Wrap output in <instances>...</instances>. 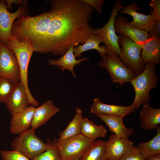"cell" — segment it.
Masks as SVG:
<instances>
[{
    "instance_id": "obj_23",
    "label": "cell",
    "mask_w": 160,
    "mask_h": 160,
    "mask_svg": "<svg viewBox=\"0 0 160 160\" xmlns=\"http://www.w3.org/2000/svg\"><path fill=\"white\" fill-rule=\"evenodd\" d=\"M83 118L82 110L79 108H76L73 119L66 129L60 132L59 137L58 139H56L57 141H62L80 134Z\"/></svg>"
},
{
    "instance_id": "obj_33",
    "label": "cell",
    "mask_w": 160,
    "mask_h": 160,
    "mask_svg": "<svg viewBox=\"0 0 160 160\" xmlns=\"http://www.w3.org/2000/svg\"><path fill=\"white\" fill-rule=\"evenodd\" d=\"M150 38H160V20L156 21L152 29L149 32Z\"/></svg>"
},
{
    "instance_id": "obj_30",
    "label": "cell",
    "mask_w": 160,
    "mask_h": 160,
    "mask_svg": "<svg viewBox=\"0 0 160 160\" xmlns=\"http://www.w3.org/2000/svg\"><path fill=\"white\" fill-rule=\"evenodd\" d=\"M0 154L2 160H31L15 150H1Z\"/></svg>"
},
{
    "instance_id": "obj_20",
    "label": "cell",
    "mask_w": 160,
    "mask_h": 160,
    "mask_svg": "<svg viewBox=\"0 0 160 160\" xmlns=\"http://www.w3.org/2000/svg\"><path fill=\"white\" fill-rule=\"evenodd\" d=\"M73 46H71L68 51L63 56L57 60L50 59L48 61L49 65L57 66L63 72L65 69L69 70L71 72L73 77L76 79V74L74 72V66L77 64L81 66L82 62L90 60L89 57H84L82 59H76L73 52Z\"/></svg>"
},
{
    "instance_id": "obj_22",
    "label": "cell",
    "mask_w": 160,
    "mask_h": 160,
    "mask_svg": "<svg viewBox=\"0 0 160 160\" xmlns=\"http://www.w3.org/2000/svg\"><path fill=\"white\" fill-rule=\"evenodd\" d=\"M102 41V38L99 35L95 34H91L83 44L74 47L73 52L75 57L80 58L83 52L91 49L97 50L100 55L103 56L106 53L107 50L105 45L100 46Z\"/></svg>"
},
{
    "instance_id": "obj_7",
    "label": "cell",
    "mask_w": 160,
    "mask_h": 160,
    "mask_svg": "<svg viewBox=\"0 0 160 160\" xmlns=\"http://www.w3.org/2000/svg\"><path fill=\"white\" fill-rule=\"evenodd\" d=\"M94 140L80 134L58 142H52L57 148L63 160H79Z\"/></svg>"
},
{
    "instance_id": "obj_18",
    "label": "cell",
    "mask_w": 160,
    "mask_h": 160,
    "mask_svg": "<svg viewBox=\"0 0 160 160\" xmlns=\"http://www.w3.org/2000/svg\"><path fill=\"white\" fill-rule=\"evenodd\" d=\"M142 46L141 59L143 64L160 63V38H150L145 41L138 42Z\"/></svg>"
},
{
    "instance_id": "obj_27",
    "label": "cell",
    "mask_w": 160,
    "mask_h": 160,
    "mask_svg": "<svg viewBox=\"0 0 160 160\" xmlns=\"http://www.w3.org/2000/svg\"><path fill=\"white\" fill-rule=\"evenodd\" d=\"M46 143L48 145L47 149L31 160H63L57 147L50 139H47Z\"/></svg>"
},
{
    "instance_id": "obj_25",
    "label": "cell",
    "mask_w": 160,
    "mask_h": 160,
    "mask_svg": "<svg viewBox=\"0 0 160 160\" xmlns=\"http://www.w3.org/2000/svg\"><path fill=\"white\" fill-rule=\"evenodd\" d=\"M105 142L101 140L94 141L79 160H106L107 158Z\"/></svg>"
},
{
    "instance_id": "obj_31",
    "label": "cell",
    "mask_w": 160,
    "mask_h": 160,
    "mask_svg": "<svg viewBox=\"0 0 160 160\" xmlns=\"http://www.w3.org/2000/svg\"><path fill=\"white\" fill-rule=\"evenodd\" d=\"M149 5L152 9L150 13L155 21L160 20V0H151Z\"/></svg>"
},
{
    "instance_id": "obj_24",
    "label": "cell",
    "mask_w": 160,
    "mask_h": 160,
    "mask_svg": "<svg viewBox=\"0 0 160 160\" xmlns=\"http://www.w3.org/2000/svg\"><path fill=\"white\" fill-rule=\"evenodd\" d=\"M107 132L103 125H96L88 118H83L80 134L87 138L94 140L98 137H104Z\"/></svg>"
},
{
    "instance_id": "obj_26",
    "label": "cell",
    "mask_w": 160,
    "mask_h": 160,
    "mask_svg": "<svg viewBox=\"0 0 160 160\" xmlns=\"http://www.w3.org/2000/svg\"><path fill=\"white\" fill-rule=\"evenodd\" d=\"M156 129L157 133L153 139L137 145L141 154L145 159L160 154V126L159 125Z\"/></svg>"
},
{
    "instance_id": "obj_1",
    "label": "cell",
    "mask_w": 160,
    "mask_h": 160,
    "mask_svg": "<svg viewBox=\"0 0 160 160\" xmlns=\"http://www.w3.org/2000/svg\"><path fill=\"white\" fill-rule=\"evenodd\" d=\"M52 9L14 23L12 35L30 42L34 52L64 55L72 46L84 43L95 29L90 26L93 8L82 0H51Z\"/></svg>"
},
{
    "instance_id": "obj_13",
    "label": "cell",
    "mask_w": 160,
    "mask_h": 160,
    "mask_svg": "<svg viewBox=\"0 0 160 160\" xmlns=\"http://www.w3.org/2000/svg\"><path fill=\"white\" fill-rule=\"evenodd\" d=\"M129 23L127 17L116 16L114 22L116 33L125 35L136 42H143L149 38L148 32L135 28Z\"/></svg>"
},
{
    "instance_id": "obj_17",
    "label": "cell",
    "mask_w": 160,
    "mask_h": 160,
    "mask_svg": "<svg viewBox=\"0 0 160 160\" xmlns=\"http://www.w3.org/2000/svg\"><path fill=\"white\" fill-rule=\"evenodd\" d=\"M60 111V108L54 104L52 100L46 101L41 106L35 108L31 127L36 130Z\"/></svg>"
},
{
    "instance_id": "obj_32",
    "label": "cell",
    "mask_w": 160,
    "mask_h": 160,
    "mask_svg": "<svg viewBox=\"0 0 160 160\" xmlns=\"http://www.w3.org/2000/svg\"><path fill=\"white\" fill-rule=\"evenodd\" d=\"M83 1L87 3L98 13H103L102 7L105 3L104 0H82Z\"/></svg>"
},
{
    "instance_id": "obj_16",
    "label": "cell",
    "mask_w": 160,
    "mask_h": 160,
    "mask_svg": "<svg viewBox=\"0 0 160 160\" xmlns=\"http://www.w3.org/2000/svg\"><path fill=\"white\" fill-rule=\"evenodd\" d=\"M134 143L129 139H124L114 134L111 135L105 142L107 158L118 160Z\"/></svg>"
},
{
    "instance_id": "obj_15",
    "label": "cell",
    "mask_w": 160,
    "mask_h": 160,
    "mask_svg": "<svg viewBox=\"0 0 160 160\" xmlns=\"http://www.w3.org/2000/svg\"><path fill=\"white\" fill-rule=\"evenodd\" d=\"M35 108L30 105L24 111L13 115L10 122V132L20 135L30 129Z\"/></svg>"
},
{
    "instance_id": "obj_8",
    "label": "cell",
    "mask_w": 160,
    "mask_h": 160,
    "mask_svg": "<svg viewBox=\"0 0 160 160\" xmlns=\"http://www.w3.org/2000/svg\"><path fill=\"white\" fill-rule=\"evenodd\" d=\"M124 7L121 0H116L107 23L102 28L95 29L94 32L95 34L102 38V42L106 47V53H113L118 57L121 54V49L119 44V38L115 31L114 22L118 12Z\"/></svg>"
},
{
    "instance_id": "obj_37",
    "label": "cell",
    "mask_w": 160,
    "mask_h": 160,
    "mask_svg": "<svg viewBox=\"0 0 160 160\" xmlns=\"http://www.w3.org/2000/svg\"><path fill=\"white\" fill-rule=\"evenodd\" d=\"M106 160H115L113 159H109V158H107Z\"/></svg>"
},
{
    "instance_id": "obj_28",
    "label": "cell",
    "mask_w": 160,
    "mask_h": 160,
    "mask_svg": "<svg viewBox=\"0 0 160 160\" xmlns=\"http://www.w3.org/2000/svg\"><path fill=\"white\" fill-rule=\"evenodd\" d=\"M14 84L8 79L0 76V102L5 103L11 93Z\"/></svg>"
},
{
    "instance_id": "obj_36",
    "label": "cell",
    "mask_w": 160,
    "mask_h": 160,
    "mask_svg": "<svg viewBox=\"0 0 160 160\" xmlns=\"http://www.w3.org/2000/svg\"><path fill=\"white\" fill-rule=\"evenodd\" d=\"M2 43H3L0 40V52H1V45H2Z\"/></svg>"
},
{
    "instance_id": "obj_19",
    "label": "cell",
    "mask_w": 160,
    "mask_h": 160,
    "mask_svg": "<svg viewBox=\"0 0 160 160\" xmlns=\"http://www.w3.org/2000/svg\"><path fill=\"white\" fill-rule=\"evenodd\" d=\"M108 127L110 130L118 137L125 140L133 133L132 128L126 127L123 122L124 117L117 116L97 115Z\"/></svg>"
},
{
    "instance_id": "obj_3",
    "label": "cell",
    "mask_w": 160,
    "mask_h": 160,
    "mask_svg": "<svg viewBox=\"0 0 160 160\" xmlns=\"http://www.w3.org/2000/svg\"><path fill=\"white\" fill-rule=\"evenodd\" d=\"M156 65L152 63H146L143 71L129 82L135 90V97L132 105L135 109H138L142 105L148 104L151 90L157 87L159 77L156 73Z\"/></svg>"
},
{
    "instance_id": "obj_11",
    "label": "cell",
    "mask_w": 160,
    "mask_h": 160,
    "mask_svg": "<svg viewBox=\"0 0 160 160\" xmlns=\"http://www.w3.org/2000/svg\"><path fill=\"white\" fill-rule=\"evenodd\" d=\"M5 103L12 116L24 111L30 106L25 88L20 81L14 84L11 93Z\"/></svg>"
},
{
    "instance_id": "obj_5",
    "label": "cell",
    "mask_w": 160,
    "mask_h": 160,
    "mask_svg": "<svg viewBox=\"0 0 160 160\" xmlns=\"http://www.w3.org/2000/svg\"><path fill=\"white\" fill-rule=\"evenodd\" d=\"M118 36L119 44L122 46L119 57L120 60L137 75L140 74L143 71L145 68L141 59V45L125 35L119 34Z\"/></svg>"
},
{
    "instance_id": "obj_2",
    "label": "cell",
    "mask_w": 160,
    "mask_h": 160,
    "mask_svg": "<svg viewBox=\"0 0 160 160\" xmlns=\"http://www.w3.org/2000/svg\"><path fill=\"white\" fill-rule=\"evenodd\" d=\"M15 54L20 69V81L25 89L29 104L38 106L39 102L32 95L28 84V68L30 59L34 52L30 42L27 40L20 41L11 35L6 45Z\"/></svg>"
},
{
    "instance_id": "obj_35",
    "label": "cell",
    "mask_w": 160,
    "mask_h": 160,
    "mask_svg": "<svg viewBox=\"0 0 160 160\" xmlns=\"http://www.w3.org/2000/svg\"><path fill=\"white\" fill-rule=\"evenodd\" d=\"M146 160H160V154H158L145 159Z\"/></svg>"
},
{
    "instance_id": "obj_4",
    "label": "cell",
    "mask_w": 160,
    "mask_h": 160,
    "mask_svg": "<svg viewBox=\"0 0 160 160\" xmlns=\"http://www.w3.org/2000/svg\"><path fill=\"white\" fill-rule=\"evenodd\" d=\"M35 131L31 127L15 137L11 144L12 150L18 152L31 160L44 152L48 145L36 135Z\"/></svg>"
},
{
    "instance_id": "obj_9",
    "label": "cell",
    "mask_w": 160,
    "mask_h": 160,
    "mask_svg": "<svg viewBox=\"0 0 160 160\" xmlns=\"http://www.w3.org/2000/svg\"><path fill=\"white\" fill-rule=\"evenodd\" d=\"M27 4L20 6L15 12L8 10L6 1L0 0V40L5 45L11 36L12 25L16 19L28 15Z\"/></svg>"
},
{
    "instance_id": "obj_21",
    "label": "cell",
    "mask_w": 160,
    "mask_h": 160,
    "mask_svg": "<svg viewBox=\"0 0 160 160\" xmlns=\"http://www.w3.org/2000/svg\"><path fill=\"white\" fill-rule=\"evenodd\" d=\"M140 119V127L144 130L156 129L160 124V108H153L148 104L143 105Z\"/></svg>"
},
{
    "instance_id": "obj_14",
    "label": "cell",
    "mask_w": 160,
    "mask_h": 160,
    "mask_svg": "<svg viewBox=\"0 0 160 160\" xmlns=\"http://www.w3.org/2000/svg\"><path fill=\"white\" fill-rule=\"evenodd\" d=\"M135 109L132 105L127 106L108 105L101 102L99 97H96L94 99L90 112L96 115H105L124 117L134 112Z\"/></svg>"
},
{
    "instance_id": "obj_34",
    "label": "cell",
    "mask_w": 160,
    "mask_h": 160,
    "mask_svg": "<svg viewBox=\"0 0 160 160\" xmlns=\"http://www.w3.org/2000/svg\"><path fill=\"white\" fill-rule=\"evenodd\" d=\"M7 3V9L10 10L12 9L11 4H22L25 5L27 4V0H6Z\"/></svg>"
},
{
    "instance_id": "obj_12",
    "label": "cell",
    "mask_w": 160,
    "mask_h": 160,
    "mask_svg": "<svg viewBox=\"0 0 160 160\" xmlns=\"http://www.w3.org/2000/svg\"><path fill=\"white\" fill-rule=\"evenodd\" d=\"M140 10L135 1L129 4L122 9L121 14H127L131 16L133 19L129 24L133 27L148 32L154 26L156 21L151 14L145 15L139 13Z\"/></svg>"
},
{
    "instance_id": "obj_29",
    "label": "cell",
    "mask_w": 160,
    "mask_h": 160,
    "mask_svg": "<svg viewBox=\"0 0 160 160\" xmlns=\"http://www.w3.org/2000/svg\"><path fill=\"white\" fill-rule=\"evenodd\" d=\"M118 160H146L137 147L131 146Z\"/></svg>"
},
{
    "instance_id": "obj_10",
    "label": "cell",
    "mask_w": 160,
    "mask_h": 160,
    "mask_svg": "<svg viewBox=\"0 0 160 160\" xmlns=\"http://www.w3.org/2000/svg\"><path fill=\"white\" fill-rule=\"evenodd\" d=\"M0 76L8 79L13 84L20 81V69L16 57L3 43L0 53Z\"/></svg>"
},
{
    "instance_id": "obj_6",
    "label": "cell",
    "mask_w": 160,
    "mask_h": 160,
    "mask_svg": "<svg viewBox=\"0 0 160 160\" xmlns=\"http://www.w3.org/2000/svg\"><path fill=\"white\" fill-rule=\"evenodd\" d=\"M98 65L106 69L113 83L121 85L129 82L137 75L126 66L113 53H106L102 57Z\"/></svg>"
}]
</instances>
